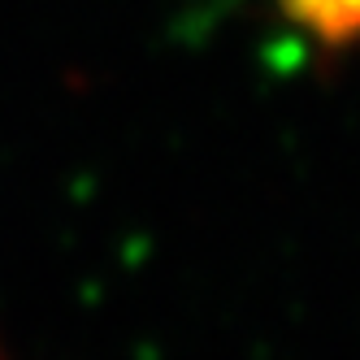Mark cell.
Masks as SVG:
<instances>
[{
    "instance_id": "6da1fadb",
    "label": "cell",
    "mask_w": 360,
    "mask_h": 360,
    "mask_svg": "<svg viewBox=\"0 0 360 360\" xmlns=\"http://www.w3.org/2000/svg\"><path fill=\"white\" fill-rule=\"evenodd\" d=\"M278 5L295 31L330 53L360 44V0H278Z\"/></svg>"
},
{
    "instance_id": "7a4b0ae2",
    "label": "cell",
    "mask_w": 360,
    "mask_h": 360,
    "mask_svg": "<svg viewBox=\"0 0 360 360\" xmlns=\"http://www.w3.org/2000/svg\"><path fill=\"white\" fill-rule=\"evenodd\" d=\"M0 360H5V347H0Z\"/></svg>"
}]
</instances>
